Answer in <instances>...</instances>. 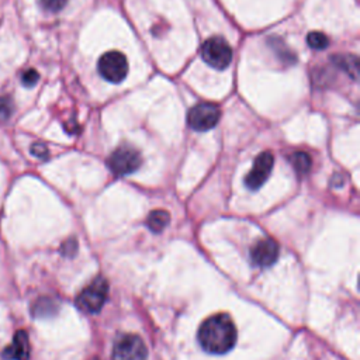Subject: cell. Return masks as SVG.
Instances as JSON below:
<instances>
[{"instance_id":"1","label":"cell","mask_w":360,"mask_h":360,"mask_svg":"<svg viewBox=\"0 0 360 360\" xmlns=\"http://www.w3.org/2000/svg\"><path fill=\"white\" fill-rule=\"evenodd\" d=\"M201 347L212 354H224L236 343V326L229 315L217 314L208 316L198 329Z\"/></svg>"},{"instance_id":"2","label":"cell","mask_w":360,"mask_h":360,"mask_svg":"<svg viewBox=\"0 0 360 360\" xmlns=\"http://www.w3.org/2000/svg\"><path fill=\"white\" fill-rule=\"evenodd\" d=\"M108 295V283L104 277L94 278L89 285H86L76 297V305L80 311L86 314L98 312Z\"/></svg>"},{"instance_id":"3","label":"cell","mask_w":360,"mask_h":360,"mask_svg":"<svg viewBox=\"0 0 360 360\" xmlns=\"http://www.w3.org/2000/svg\"><path fill=\"white\" fill-rule=\"evenodd\" d=\"M141 163V153L129 145L118 146L107 159V166L115 176L131 174L138 170Z\"/></svg>"},{"instance_id":"4","label":"cell","mask_w":360,"mask_h":360,"mask_svg":"<svg viewBox=\"0 0 360 360\" xmlns=\"http://www.w3.org/2000/svg\"><path fill=\"white\" fill-rule=\"evenodd\" d=\"M201 56L210 66L221 70L229 66L232 60V48L222 37H211L204 41Z\"/></svg>"},{"instance_id":"5","label":"cell","mask_w":360,"mask_h":360,"mask_svg":"<svg viewBox=\"0 0 360 360\" xmlns=\"http://www.w3.org/2000/svg\"><path fill=\"white\" fill-rule=\"evenodd\" d=\"M148 349L143 340L134 333L120 336L111 352V360H146Z\"/></svg>"},{"instance_id":"6","label":"cell","mask_w":360,"mask_h":360,"mask_svg":"<svg viewBox=\"0 0 360 360\" xmlns=\"http://www.w3.org/2000/svg\"><path fill=\"white\" fill-rule=\"evenodd\" d=\"M100 75L111 83H120L128 73V62L124 53L118 51H108L98 59Z\"/></svg>"},{"instance_id":"7","label":"cell","mask_w":360,"mask_h":360,"mask_svg":"<svg viewBox=\"0 0 360 360\" xmlns=\"http://www.w3.org/2000/svg\"><path fill=\"white\" fill-rule=\"evenodd\" d=\"M221 117V110L217 104L202 101L191 107L187 114V122L194 131H208L217 125Z\"/></svg>"},{"instance_id":"8","label":"cell","mask_w":360,"mask_h":360,"mask_svg":"<svg viewBox=\"0 0 360 360\" xmlns=\"http://www.w3.org/2000/svg\"><path fill=\"white\" fill-rule=\"evenodd\" d=\"M273 163H274V156L270 150H264V152L259 153L255 159V163H253L250 172L248 173V176L245 179V184L250 190H257L267 180V177L273 169Z\"/></svg>"},{"instance_id":"9","label":"cell","mask_w":360,"mask_h":360,"mask_svg":"<svg viewBox=\"0 0 360 360\" xmlns=\"http://www.w3.org/2000/svg\"><path fill=\"white\" fill-rule=\"evenodd\" d=\"M278 253H280L278 243L271 238H263L253 245L250 250V259L256 266L269 267L277 260Z\"/></svg>"},{"instance_id":"10","label":"cell","mask_w":360,"mask_h":360,"mask_svg":"<svg viewBox=\"0 0 360 360\" xmlns=\"http://www.w3.org/2000/svg\"><path fill=\"white\" fill-rule=\"evenodd\" d=\"M4 360H30L31 346L28 333L22 329L17 330L8 346L4 347L1 353Z\"/></svg>"},{"instance_id":"11","label":"cell","mask_w":360,"mask_h":360,"mask_svg":"<svg viewBox=\"0 0 360 360\" xmlns=\"http://www.w3.org/2000/svg\"><path fill=\"white\" fill-rule=\"evenodd\" d=\"M31 311H32V315L37 318L52 316L58 311V304L48 297H42L34 302Z\"/></svg>"},{"instance_id":"12","label":"cell","mask_w":360,"mask_h":360,"mask_svg":"<svg viewBox=\"0 0 360 360\" xmlns=\"http://www.w3.org/2000/svg\"><path fill=\"white\" fill-rule=\"evenodd\" d=\"M170 221V215L165 210H155L148 215L146 225L152 232H162Z\"/></svg>"},{"instance_id":"13","label":"cell","mask_w":360,"mask_h":360,"mask_svg":"<svg viewBox=\"0 0 360 360\" xmlns=\"http://www.w3.org/2000/svg\"><path fill=\"white\" fill-rule=\"evenodd\" d=\"M291 165L298 174H307L312 166V159L307 152L297 150L291 155Z\"/></svg>"},{"instance_id":"14","label":"cell","mask_w":360,"mask_h":360,"mask_svg":"<svg viewBox=\"0 0 360 360\" xmlns=\"http://www.w3.org/2000/svg\"><path fill=\"white\" fill-rule=\"evenodd\" d=\"M269 45L276 51V53L278 55L280 60L284 63H295V56L294 53L284 45V42L278 38H269Z\"/></svg>"},{"instance_id":"15","label":"cell","mask_w":360,"mask_h":360,"mask_svg":"<svg viewBox=\"0 0 360 360\" xmlns=\"http://www.w3.org/2000/svg\"><path fill=\"white\" fill-rule=\"evenodd\" d=\"M336 66L343 69L347 75H350L353 79L357 77V59L352 55H342V56H333L332 58Z\"/></svg>"},{"instance_id":"16","label":"cell","mask_w":360,"mask_h":360,"mask_svg":"<svg viewBox=\"0 0 360 360\" xmlns=\"http://www.w3.org/2000/svg\"><path fill=\"white\" fill-rule=\"evenodd\" d=\"M307 41H308V45L312 49H316V51H322V49H325L329 45L328 37L325 34L319 32V31L309 32L308 37H307Z\"/></svg>"},{"instance_id":"17","label":"cell","mask_w":360,"mask_h":360,"mask_svg":"<svg viewBox=\"0 0 360 360\" xmlns=\"http://www.w3.org/2000/svg\"><path fill=\"white\" fill-rule=\"evenodd\" d=\"M39 3L44 10L56 13V11H60L66 6L68 0H39Z\"/></svg>"},{"instance_id":"18","label":"cell","mask_w":360,"mask_h":360,"mask_svg":"<svg viewBox=\"0 0 360 360\" xmlns=\"http://www.w3.org/2000/svg\"><path fill=\"white\" fill-rule=\"evenodd\" d=\"M38 72L37 70H34V69H28V70H25L24 73H22V77H21V80H22V83H24V86H34L37 82H38Z\"/></svg>"},{"instance_id":"19","label":"cell","mask_w":360,"mask_h":360,"mask_svg":"<svg viewBox=\"0 0 360 360\" xmlns=\"http://www.w3.org/2000/svg\"><path fill=\"white\" fill-rule=\"evenodd\" d=\"M11 114V101L7 97H0V118L7 120Z\"/></svg>"},{"instance_id":"20","label":"cell","mask_w":360,"mask_h":360,"mask_svg":"<svg viewBox=\"0 0 360 360\" xmlns=\"http://www.w3.org/2000/svg\"><path fill=\"white\" fill-rule=\"evenodd\" d=\"M31 153L38 159H46L48 158V148L44 143H34L31 146Z\"/></svg>"},{"instance_id":"21","label":"cell","mask_w":360,"mask_h":360,"mask_svg":"<svg viewBox=\"0 0 360 360\" xmlns=\"http://www.w3.org/2000/svg\"><path fill=\"white\" fill-rule=\"evenodd\" d=\"M76 240L75 239H69L66 240L63 245H62V253L66 255V256H72L75 252H76Z\"/></svg>"}]
</instances>
